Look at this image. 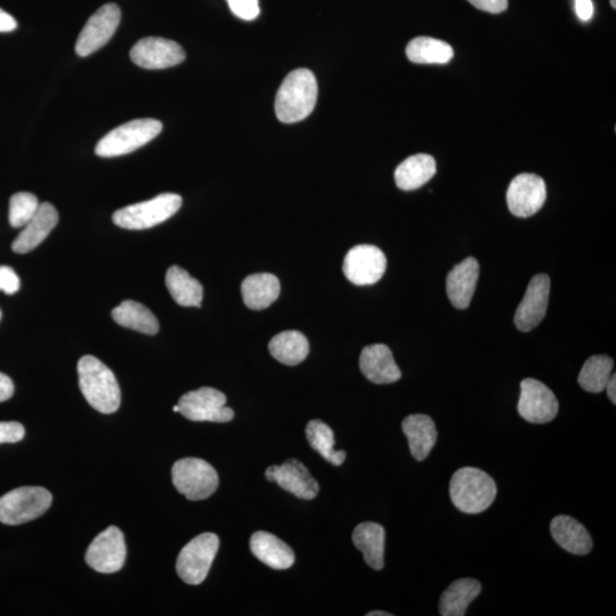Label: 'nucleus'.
Masks as SVG:
<instances>
[{"label": "nucleus", "instance_id": "23", "mask_svg": "<svg viewBox=\"0 0 616 616\" xmlns=\"http://www.w3.org/2000/svg\"><path fill=\"white\" fill-rule=\"evenodd\" d=\"M402 431L407 436L410 452L417 461H424L437 442L434 420L426 415H411L403 420Z\"/></svg>", "mask_w": 616, "mask_h": 616}, {"label": "nucleus", "instance_id": "37", "mask_svg": "<svg viewBox=\"0 0 616 616\" xmlns=\"http://www.w3.org/2000/svg\"><path fill=\"white\" fill-rule=\"evenodd\" d=\"M20 285L18 274L11 267L0 266V291H4L6 295H13L18 293Z\"/></svg>", "mask_w": 616, "mask_h": 616}, {"label": "nucleus", "instance_id": "30", "mask_svg": "<svg viewBox=\"0 0 616 616\" xmlns=\"http://www.w3.org/2000/svg\"><path fill=\"white\" fill-rule=\"evenodd\" d=\"M112 319L119 326L142 332L145 335H156L159 322L148 307L134 301H125L112 311Z\"/></svg>", "mask_w": 616, "mask_h": 616}, {"label": "nucleus", "instance_id": "25", "mask_svg": "<svg viewBox=\"0 0 616 616\" xmlns=\"http://www.w3.org/2000/svg\"><path fill=\"white\" fill-rule=\"evenodd\" d=\"M280 291L279 279L270 273L249 275L241 286L243 303L255 311L265 310L271 306L279 298Z\"/></svg>", "mask_w": 616, "mask_h": 616}, {"label": "nucleus", "instance_id": "12", "mask_svg": "<svg viewBox=\"0 0 616 616\" xmlns=\"http://www.w3.org/2000/svg\"><path fill=\"white\" fill-rule=\"evenodd\" d=\"M517 410L531 424H548L557 417L559 403L549 387L537 379L528 378L521 383Z\"/></svg>", "mask_w": 616, "mask_h": 616}, {"label": "nucleus", "instance_id": "1", "mask_svg": "<svg viewBox=\"0 0 616 616\" xmlns=\"http://www.w3.org/2000/svg\"><path fill=\"white\" fill-rule=\"evenodd\" d=\"M318 81L311 70L297 69L283 80L275 99V113L282 123L295 124L311 115L318 101Z\"/></svg>", "mask_w": 616, "mask_h": 616}, {"label": "nucleus", "instance_id": "46", "mask_svg": "<svg viewBox=\"0 0 616 616\" xmlns=\"http://www.w3.org/2000/svg\"><path fill=\"white\" fill-rule=\"evenodd\" d=\"M0 319H2V312H0Z\"/></svg>", "mask_w": 616, "mask_h": 616}, {"label": "nucleus", "instance_id": "41", "mask_svg": "<svg viewBox=\"0 0 616 616\" xmlns=\"http://www.w3.org/2000/svg\"><path fill=\"white\" fill-rule=\"evenodd\" d=\"M18 28V22L11 14L0 8V32H11Z\"/></svg>", "mask_w": 616, "mask_h": 616}, {"label": "nucleus", "instance_id": "7", "mask_svg": "<svg viewBox=\"0 0 616 616\" xmlns=\"http://www.w3.org/2000/svg\"><path fill=\"white\" fill-rule=\"evenodd\" d=\"M175 488L186 499L200 501L212 497L218 488V475L214 467L199 458H184L172 469Z\"/></svg>", "mask_w": 616, "mask_h": 616}, {"label": "nucleus", "instance_id": "33", "mask_svg": "<svg viewBox=\"0 0 616 616\" xmlns=\"http://www.w3.org/2000/svg\"><path fill=\"white\" fill-rule=\"evenodd\" d=\"M614 362L607 355H594L589 358L580 371L578 382L589 393H602L612 377Z\"/></svg>", "mask_w": 616, "mask_h": 616}, {"label": "nucleus", "instance_id": "15", "mask_svg": "<svg viewBox=\"0 0 616 616\" xmlns=\"http://www.w3.org/2000/svg\"><path fill=\"white\" fill-rule=\"evenodd\" d=\"M185 52L180 44L160 37L143 38L131 51V59L143 69L160 70L178 66L185 60Z\"/></svg>", "mask_w": 616, "mask_h": 616}, {"label": "nucleus", "instance_id": "22", "mask_svg": "<svg viewBox=\"0 0 616 616\" xmlns=\"http://www.w3.org/2000/svg\"><path fill=\"white\" fill-rule=\"evenodd\" d=\"M251 553L274 570H287L295 563V554L287 543L269 532L259 531L250 539Z\"/></svg>", "mask_w": 616, "mask_h": 616}, {"label": "nucleus", "instance_id": "3", "mask_svg": "<svg viewBox=\"0 0 616 616\" xmlns=\"http://www.w3.org/2000/svg\"><path fill=\"white\" fill-rule=\"evenodd\" d=\"M497 492L493 478L478 468H460L451 478L452 504L465 514L485 512L496 500Z\"/></svg>", "mask_w": 616, "mask_h": 616}, {"label": "nucleus", "instance_id": "16", "mask_svg": "<svg viewBox=\"0 0 616 616\" xmlns=\"http://www.w3.org/2000/svg\"><path fill=\"white\" fill-rule=\"evenodd\" d=\"M267 481L277 483L281 489L303 500H312L318 496L319 483L314 480L301 461L290 459L281 466L266 469Z\"/></svg>", "mask_w": 616, "mask_h": 616}, {"label": "nucleus", "instance_id": "42", "mask_svg": "<svg viewBox=\"0 0 616 616\" xmlns=\"http://www.w3.org/2000/svg\"><path fill=\"white\" fill-rule=\"evenodd\" d=\"M615 388H616V376L612 375L611 379L609 380V383H607L606 385L605 391L607 392V395H609V399L611 400L613 404H616Z\"/></svg>", "mask_w": 616, "mask_h": 616}, {"label": "nucleus", "instance_id": "10", "mask_svg": "<svg viewBox=\"0 0 616 616\" xmlns=\"http://www.w3.org/2000/svg\"><path fill=\"white\" fill-rule=\"evenodd\" d=\"M121 20V11L116 4L103 5L86 22L77 39L76 53L80 58L101 50L115 35Z\"/></svg>", "mask_w": 616, "mask_h": 616}, {"label": "nucleus", "instance_id": "43", "mask_svg": "<svg viewBox=\"0 0 616 616\" xmlns=\"http://www.w3.org/2000/svg\"><path fill=\"white\" fill-rule=\"evenodd\" d=\"M392 613H387L383 611H374L367 614V616H392Z\"/></svg>", "mask_w": 616, "mask_h": 616}, {"label": "nucleus", "instance_id": "20", "mask_svg": "<svg viewBox=\"0 0 616 616\" xmlns=\"http://www.w3.org/2000/svg\"><path fill=\"white\" fill-rule=\"evenodd\" d=\"M480 264L474 257L453 267L447 278V294L450 302L459 310H466L475 294Z\"/></svg>", "mask_w": 616, "mask_h": 616}, {"label": "nucleus", "instance_id": "18", "mask_svg": "<svg viewBox=\"0 0 616 616\" xmlns=\"http://www.w3.org/2000/svg\"><path fill=\"white\" fill-rule=\"evenodd\" d=\"M360 368L364 377L377 385L394 384L402 378L391 348L384 344L364 347L360 356Z\"/></svg>", "mask_w": 616, "mask_h": 616}, {"label": "nucleus", "instance_id": "21", "mask_svg": "<svg viewBox=\"0 0 616 616\" xmlns=\"http://www.w3.org/2000/svg\"><path fill=\"white\" fill-rule=\"evenodd\" d=\"M550 533L567 553L583 556L593 550L594 542L585 526L573 517L559 515L550 523Z\"/></svg>", "mask_w": 616, "mask_h": 616}, {"label": "nucleus", "instance_id": "45", "mask_svg": "<svg viewBox=\"0 0 616 616\" xmlns=\"http://www.w3.org/2000/svg\"><path fill=\"white\" fill-rule=\"evenodd\" d=\"M611 5L613 8H616L615 0H611Z\"/></svg>", "mask_w": 616, "mask_h": 616}, {"label": "nucleus", "instance_id": "31", "mask_svg": "<svg viewBox=\"0 0 616 616\" xmlns=\"http://www.w3.org/2000/svg\"><path fill=\"white\" fill-rule=\"evenodd\" d=\"M455 52L443 40L432 37H418L412 39L407 47L408 59L417 64H447Z\"/></svg>", "mask_w": 616, "mask_h": 616}, {"label": "nucleus", "instance_id": "32", "mask_svg": "<svg viewBox=\"0 0 616 616\" xmlns=\"http://www.w3.org/2000/svg\"><path fill=\"white\" fill-rule=\"evenodd\" d=\"M307 441L313 450L335 466H340L346 460L345 451H336L334 431L323 421L315 419L306 427Z\"/></svg>", "mask_w": 616, "mask_h": 616}, {"label": "nucleus", "instance_id": "36", "mask_svg": "<svg viewBox=\"0 0 616 616\" xmlns=\"http://www.w3.org/2000/svg\"><path fill=\"white\" fill-rule=\"evenodd\" d=\"M26 429L16 421H8V423H0V444L18 443L24 439Z\"/></svg>", "mask_w": 616, "mask_h": 616}, {"label": "nucleus", "instance_id": "24", "mask_svg": "<svg viewBox=\"0 0 616 616\" xmlns=\"http://www.w3.org/2000/svg\"><path fill=\"white\" fill-rule=\"evenodd\" d=\"M386 532L382 525L364 522L356 526L353 543L363 554L364 561L376 571L384 569Z\"/></svg>", "mask_w": 616, "mask_h": 616}, {"label": "nucleus", "instance_id": "11", "mask_svg": "<svg viewBox=\"0 0 616 616\" xmlns=\"http://www.w3.org/2000/svg\"><path fill=\"white\" fill-rule=\"evenodd\" d=\"M127 549L125 537L117 526H110L97 536L86 553V563L96 572L111 574L123 569Z\"/></svg>", "mask_w": 616, "mask_h": 616}, {"label": "nucleus", "instance_id": "5", "mask_svg": "<svg viewBox=\"0 0 616 616\" xmlns=\"http://www.w3.org/2000/svg\"><path fill=\"white\" fill-rule=\"evenodd\" d=\"M182 198L175 193H164L140 204L117 210L112 220L126 230H147L164 223L182 207Z\"/></svg>", "mask_w": 616, "mask_h": 616}, {"label": "nucleus", "instance_id": "40", "mask_svg": "<svg viewBox=\"0 0 616 616\" xmlns=\"http://www.w3.org/2000/svg\"><path fill=\"white\" fill-rule=\"evenodd\" d=\"M14 395L12 379L0 372V403L10 400Z\"/></svg>", "mask_w": 616, "mask_h": 616}, {"label": "nucleus", "instance_id": "39", "mask_svg": "<svg viewBox=\"0 0 616 616\" xmlns=\"http://www.w3.org/2000/svg\"><path fill=\"white\" fill-rule=\"evenodd\" d=\"M575 13L583 22H588L593 19L595 7L593 0H575Z\"/></svg>", "mask_w": 616, "mask_h": 616}, {"label": "nucleus", "instance_id": "6", "mask_svg": "<svg viewBox=\"0 0 616 616\" xmlns=\"http://www.w3.org/2000/svg\"><path fill=\"white\" fill-rule=\"evenodd\" d=\"M50 491L42 486H23L0 498V522L21 525L43 516L52 506Z\"/></svg>", "mask_w": 616, "mask_h": 616}, {"label": "nucleus", "instance_id": "17", "mask_svg": "<svg viewBox=\"0 0 616 616\" xmlns=\"http://www.w3.org/2000/svg\"><path fill=\"white\" fill-rule=\"evenodd\" d=\"M550 279L538 274L530 281L522 303L518 306L514 322L518 330L531 331L545 319L549 304Z\"/></svg>", "mask_w": 616, "mask_h": 616}, {"label": "nucleus", "instance_id": "9", "mask_svg": "<svg viewBox=\"0 0 616 616\" xmlns=\"http://www.w3.org/2000/svg\"><path fill=\"white\" fill-rule=\"evenodd\" d=\"M226 401V396L217 389L202 387L184 394L177 405L186 419L224 424L234 418V412L226 407Z\"/></svg>", "mask_w": 616, "mask_h": 616}, {"label": "nucleus", "instance_id": "28", "mask_svg": "<svg viewBox=\"0 0 616 616\" xmlns=\"http://www.w3.org/2000/svg\"><path fill=\"white\" fill-rule=\"evenodd\" d=\"M166 286L174 301L184 307H200L204 288L180 266H172L166 274Z\"/></svg>", "mask_w": 616, "mask_h": 616}, {"label": "nucleus", "instance_id": "2", "mask_svg": "<svg viewBox=\"0 0 616 616\" xmlns=\"http://www.w3.org/2000/svg\"><path fill=\"white\" fill-rule=\"evenodd\" d=\"M81 393L96 411L110 415L120 407L121 393L115 374L92 355L78 362Z\"/></svg>", "mask_w": 616, "mask_h": 616}, {"label": "nucleus", "instance_id": "19", "mask_svg": "<svg viewBox=\"0 0 616 616\" xmlns=\"http://www.w3.org/2000/svg\"><path fill=\"white\" fill-rule=\"evenodd\" d=\"M59 223L58 210L48 202L40 205L31 221L24 226L23 231L13 242L12 249L16 254H27L37 248Z\"/></svg>", "mask_w": 616, "mask_h": 616}, {"label": "nucleus", "instance_id": "4", "mask_svg": "<svg viewBox=\"0 0 616 616\" xmlns=\"http://www.w3.org/2000/svg\"><path fill=\"white\" fill-rule=\"evenodd\" d=\"M161 131L162 124L157 119H135L105 135L97 143L95 153L101 158L125 156L156 139Z\"/></svg>", "mask_w": 616, "mask_h": 616}, {"label": "nucleus", "instance_id": "13", "mask_svg": "<svg viewBox=\"0 0 616 616\" xmlns=\"http://www.w3.org/2000/svg\"><path fill=\"white\" fill-rule=\"evenodd\" d=\"M387 259L382 250L371 245H359L348 251L344 259V274L356 286L375 285L384 277Z\"/></svg>", "mask_w": 616, "mask_h": 616}, {"label": "nucleus", "instance_id": "29", "mask_svg": "<svg viewBox=\"0 0 616 616\" xmlns=\"http://www.w3.org/2000/svg\"><path fill=\"white\" fill-rule=\"evenodd\" d=\"M270 352L275 360L294 367L302 363L310 353V343L302 332L291 330L281 332L272 338Z\"/></svg>", "mask_w": 616, "mask_h": 616}, {"label": "nucleus", "instance_id": "14", "mask_svg": "<svg viewBox=\"0 0 616 616\" xmlns=\"http://www.w3.org/2000/svg\"><path fill=\"white\" fill-rule=\"evenodd\" d=\"M546 199V183L536 174L516 176L507 191L508 208L516 217L526 218L536 215L545 205Z\"/></svg>", "mask_w": 616, "mask_h": 616}, {"label": "nucleus", "instance_id": "44", "mask_svg": "<svg viewBox=\"0 0 616 616\" xmlns=\"http://www.w3.org/2000/svg\"><path fill=\"white\" fill-rule=\"evenodd\" d=\"M173 410H174V412H180V408H178V405H175Z\"/></svg>", "mask_w": 616, "mask_h": 616}, {"label": "nucleus", "instance_id": "38", "mask_svg": "<svg viewBox=\"0 0 616 616\" xmlns=\"http://www.w3.org/2000/svg\"><path fill=\"white\" fill-rule=\"evenodd\" d=\"M468 2L478 10L492 14L505 12L508 8V0H468Z\"/></svg>", "mask_w": 616, "mask_h": 616}, {"label": "nucleus", "instance_id": "27", "mask_svg": "<svg viewBox=\"0 0 616 616\" xmlns=\"http://www.w3.org/2000/svg\"><path fill=\"white\" fill-rule=\"evenodd\" d=\"M482 585L475 579H459L452 582L440 599L442 616H464L468 606L480 596Z\"/></svg>", "mask_w": 616, "mask_h": 616}, {"label": "nucleus", "instance_id": "34", "mask_svg": "<svg viewBox=\"0 0 616 616\" xmlns=\"http://www.w3.org/2000/svg\"><path fill=\"white\" fill-rule=\"evenodd\" d=\"M35 194L19 192L12 196L10 201V224L13 228H24L34 217L39 208Z\"/></svg>", "mask_w": 616, "mask_h": 616}, {"label": "nucleus", "instance_id": "35", "mask_svg": "<svg viewBox=\"0 0 616 616\" xmlns=\"http://www.w3.org/2000/svg\"><path fill=\"white\" fill-rule=\"evenodd\" d=\"M232 13L239 19L253 21L259 15L258 0H228Z\"/></svg>", "mask_w": 616, "mask_h": 616}, {"label": "nucleus", "instance_id": "8", "mask_svg": "<svg viewBox=\"0 0 616 616\" xmlns=\"http://www.w3.org/2000/svg\"><path fill=\"white\" fill-rule=\"evenodd\" d=\"M220 548V539L214 533H202L191 540L178 555L176 571L188 585L204 582Z\"/></svg>", "mask_w": 616, "mask_h": 616}, {"label": "nucleus", "instance_id": "26", "mask_svg": "<svg viewBox=\"0 0 616 616\" xmlns=\"http://www.w3.org/2000/svg\"><path fill=\"white\" fill-rule=\"evenodd\" d=\"M436 174V161L426 153H419L404 160L395 170L397 188L413 191L432 180Z\"/></svg>", "mask_w": 616, "mask_h": 616}]
</instances>
